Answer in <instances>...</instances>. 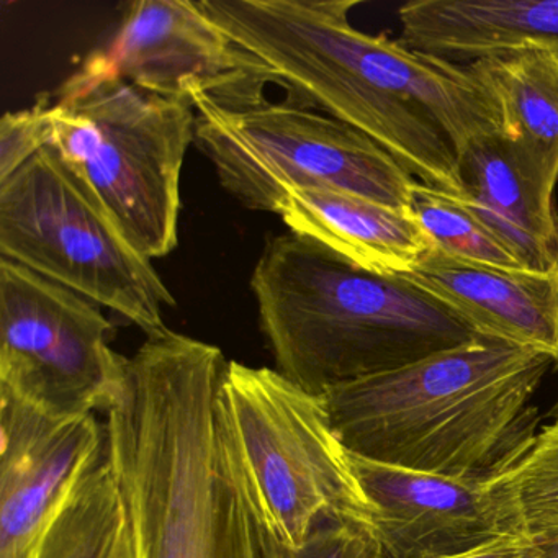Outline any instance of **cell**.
I'll return each mask as SVG.
<instances>
[{
  "label": "cell",
  "instance_id": "obj_25",
  "mask_svg": "<svg viewBox=\"0 0 558 558\" xmlns=\"http://www.w3.org/2000/svg\"><path fill=\"white\" fill-rule=\"evenodd\" d=\"M557 276H558V269H557Z\"/></svg>",
  "mask_w": 558,
  "mask_h": 558
},
{
  "label": "cell",
  "instance_id": "obj_9",
  "mask_svg": "<svg viewBox=\"0 0 558 558\" xmlns=\"http://www.w3.org/2000/svg\"><path fill=\"white\" fill-rule=\"evenodd\" d=\"M97 303L0 257V388L54 416L106 411L129 357Z\"/></svg>",
  "mask_w": 558,
  "mask_h": 558
},
{
  "label": "cell",
  "instance_id": "obj_7",
  "mask_svg": "<svg viewBox=\"0 0 558 558\" xmlns=\"http://www.w3.org/2000/svg\"><path fill=\"white\" fill-rule=\"evenodd\" d=\"M191 100L195 145L250 210L276 214L293 189H329L413 215L416 179L348 123L286 102L236 110L204 93Z\"/></svg>",
  "mask_w": 558,
  "mask_h": 558
},
{
  "label": "cell",
  "instance_id": "obj_18",
  "mask_svg": "<svg viewBox=\"0 0 558 558\" xmlns=\"http://www.w3.org/2000/svg\"><path fill=\"white\" fill-rule=\"evenodd\" d=\"M34 558H136L107 449L74 486L41 535Z\"/></svg>",
  "mask_w": 558,
  "mask_h": 558
},
{
  "label": "cell",
  "instance_id": "obj_11",
  "mask_svg": "<svg viewBox=\"0 0 558 558\" xmlns=\"http://www.w3.org/2000/svg\"><path fill=\"white\" fill-rule=\"evenodd\" d=\"M0 558H34L84 473L106 452L96 414L54 416L0 388Z\"/></svg>",
  "mask_w": 558,
  "mask_h": 558
},
{
  "label": "cell",
  "instance_id": "obj_17",
  "mask_svg": "<svg viewBox=\"0 0 558 558\" xmlns=\"http://www.w3.org/2000/svg\"><path fill=\"white\" fill-rule=\"evenodd\" d=\"M466 68L495 99L501 132L558 162V54L521 51Z\"/></svg>",
  "mask_w": 558,
  "mask_h": 558
},
{
  "label": "cell",
  "instance_id": "obj_19",
  "mask_svg": "<svg viewBox=\"0 0 558 558\" xmlns=\"http://www.w3.org/2000/svg\"><path fill=\"white\" fill-rule=\"evenodd\" d=\"M493 486L521 537L558 534V420L537 434L524 459Z\"/></svg>",
  "mask_w": 558,
  "mask_h": 558
},
{
  "label": "cell",
  "instance_id": "obj_16",
  "mask_svg": "<svg viewBox=\"0 0 558 558\" xmlns=\"http://www.w3.org/2000/svg\"><path fill=\"white\" fill-rule=\"evenodd\" d=\"M276 214L292 233L377 276H408L434 251L413 215L344 192L293 189Z\"/></svg>",
  "mask_w": 558,
  "mask_h": 558
},
{
  "label": "cell",
  "instance_id": "obj_8",
  "mask_svg": "<svg viewBox=\"0 0 558 558\" xmlns=\"http://www.w3.org/2000/svg\"><path fill=\"white\" fill-rule=\"evenodd\" d=\"M234 44L263 61L286 104L325 110L387 149L420 184L452 197L463 187L456 149L420 107L375 90L319 35L305 0H202Z\"/></svg>",
  "mask_w": 558,
  "mask_h": 558
},
{
  "label": "cell",
  "instance_id": "obj_20",
  "mask_svg": "<svg viewBox=\"0 0 558 558\" xmlns=\"http://www.w3.org/2000/svg\"><path fill=\"white\" fill-rule=\"evenodd\" d=\"M413 217L429 238L434 250L449 259L495 269L527 270L515 254L493 236L452 195L417 182Z\"/></svg>",
  "mask_w": 558,
  "mask_h": 558
},
{
  "label": "cell",
  "instance_id": "obj_10",
  "mask_svg": "<svg viewBox=\"0 0 558 558\" xmlns=\"http://www.w3.org/2000/svg\"><path fill=\"white\" fill-rule=\"evenodd\" d=\"M107 80H123L146 93L187 97L204 93L227 109L269 102L276 76L234 44L198 2L138 0L123 14L107 47L84 61L58 97L74 96Z\"/></svg>",
  "mask_w": 558,
  "mask_h": 558
},
{
  "label": "cell",
  "instance_id": "obj_6",
  "mask_svg": "<svg viewBox=\"0 0 558 558\" xmlns=\"http://www.w3.org/2000/svg\"><path fill=\"white\" fill-rule=\"evenodd\" d=\"M0 254L146 336L168 328L162 315L175 300L151 259L50 146L0 182Z\"/></svg>",
  "mask_w": 558,
  "mask_h": 558
},
{
  "label": "cell",
  "instance_id": "obj_15",
  "mask_svg": "<svg viewBox=\"0 0 558 558\" xmlns=\"http://www.w3.org/2000/svg\"><path fill=\"white\" fill-rule=\"evenodd\" d=\"M398 19L404 45L462 66L521 51L558 54V0H413Z\"/></svg>",
  "mask_w": 558,
  "mask_h": 558
},
{
  "label": "cell",
  "instance_id": "obj_24",
  "mask_svg": "<svg viewBox=\"0 0 558 558\" xmlns=\"http://www.w3.org/2000/svg\"><path fill=\"white\" fill-rule=\"evenodd\" d=\"M524 558H558V534L525 538Z\"/></svg>",
  "mask_w": 558,
  "mask_h": 558
},
{
  "label": "cell",
  "instance_id": "obj_12",
  "mask_svg": "<svg viewBox=\"0 0 558 558\" xmlns=\"http://www.w3.org/2000/svg\"><path fill=\"white\" fill-rule=\"evenodd\" d=\"M351 462L374 508L384 558H444L521 537L493 483L414 472L354 453Z\"/></svg>",
  "mask_w": 558,
  "mask_h": 558
},
{
  "label": "cell",
  "instance_id": "obj_14",
  "mask_svg": "<svg viewBox=\"0 0 558 558\" xmlns=\"http://www.w3.org/2000/svg\"><path fill=\"white\" fill-rule=\"evenodd\" d=\"M456 313L476 336L545 352L558 362V276L427 254L401 277Z\"/></svg>",
  "mask_w": 558,
  "mask_h": 558
},
{
  "label": "cell",
  "instance_id": "obj_13",
  "mask_svg": "<svg viewBox=\"0 0 558 558\" xmlns=\"http://www.w3.org/2000/svg\"><path fill=\"white\" fill-rule=\"evenodd\" d=\"M463 197H453L531 272L558 269V162L502 132L457 155Z\"/></svg>",
  "mask_w": 558,
  "mask_h": 558
},
{
  "label": "cell",
  "instance_id": "obj_2",
  "mask_svg": "<svg viewBox=\"0 0 558 558\" xmlns=\"http://www.w3.org/2000/svg\"><path fill=\"white\" fill-rule=\"evenodd\" d=\"M554 362L545 352L478 336L322 398L354 456L493 483L534 446L541 423L534 397Z\"/></svg>",
  "mask_w": 558,
  "mask_h": 558
},
{
  "label": "cell",
  "instance_id": "obj_1",
  "mask_svg": "<svg viewBox=\"0 0 558 558\" xmlns=\"http://www.w3.org/2000/svg\"><path fill=\"white\" fill-rule=\"evenodd\" d=\"M228 362L217 345L169 328L126 361L104 429L136 558H264L215 416Z\"/></svg>",
  "mask_w": 558,
  "mask_h": 558
},
{
  "label": "cell",
  "instance_id": "obj_21",
  "mask_svg": "<svg viewBox=\"0 0 558 558\" xmlns=\"http://www.w3.org/2000/svg\"><path fill=\"white\" fill-rule=\"evenodd\" d=\"M264 558H384L374 532L352 522L323 519L305 544L289 548L263 535Z\"/></svg>",
  "mask_w": 558,
  "mask_h": 558
},
{
  "label": "cell",
  "instance_id": "obj_23",
  "mask_svg": "<svg viewBox=\"0 0 558 558\" xmlns=\"http://www.w3.org/2000/svg\"><path fill=\"white\" fill-rule=\"evenodd\" d=\"M524 537H502L462 554L444 558H524Z\"/></svg>",
  "mask_w": 558,
  "mask_h": 558
},
{
  "label": "cell",
  "instance_id": "obj_4",
  "mask_svg": "<svg viewBox=\"0 0 558 558\" xmlns=\"http://www.w3.org/2000/svg\"><path fill=\"white\" fill-rule=\"evenodd\" d=\"M231 478L260 534L299 548L323 519L374 532L375 511L319 395L230 361L215 400Z\"/></svg>",
  "mask_w": 558,
  "mask_h": 558
},
{
  "label": "cell",
  "instance_id": "obj_3",
  "mask_svg": "<svg viewBox=\"0 0 558 558\" xmlns=\"http://www.w3.org/2000/svg\"><path fill=\"white\" fill-rule=\"evenodd\" d=\"M251 290L276 371L319 397L478 338L413 283L292 231L267 240Z\"/></svg>",
  "mask_w": 558,
  "mask_h": 558
},
{
  "label": "cell",
  "instance_id": "obj_5",
  "mask_svg": "<svg viewBox=\"0 0 558 558\" xmlns=\"http://www.w3.org/2000/svg\"><path fill=\"white\" fill-rule=\"evenodd\" d=\"M194 133L187 97L107 80L51 104L48 146L153 260L178 247L182 168Z\"/></svg>",
  "mask_w": 558,
  "mask_h": 558
},
{
  "label": "cell",
  "instance_id": "obj_22",
  "mask_svg": "<svg viewBox=\"0 0 558 558\" xmlns=\"http://www.w3.org/2000/svg\"><path fill=\"white\" fill-rule=\"evenodd\" d=\"M51 104L41 97L31 109L5 113L0 120V182L50 143Z\"/></svg>",
  "mask_w": 558,
  "mask_h": 558
}]
</instances>
